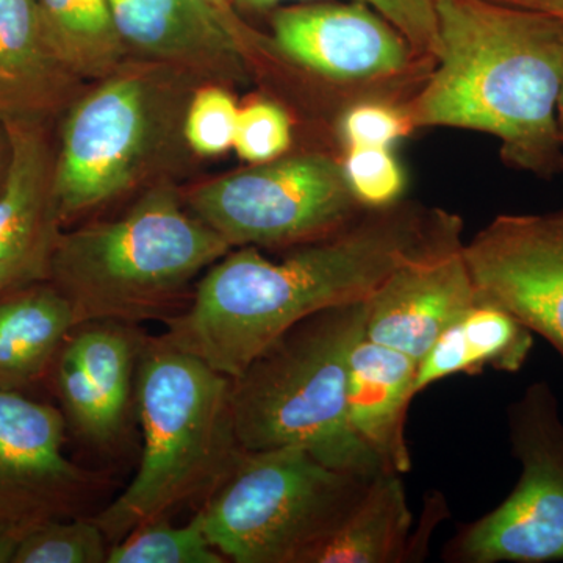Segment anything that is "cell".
Returning a JSON list of instances; mask_svg holds the SVG:
<instances>
[{
	"label": "cell",
	"instance_id": "ba28073f",
	"mask_svg": "<svg viewBox=\"0 0 563 563\" xmlns=\"http://www.w3.org/2000/svg\"><path fill=\"white\" fill-rule=\"evenodd\" d=\"M187 201L191 213L232 250L317 242L368 210L352 195L342 157L324 150L288 152L207 181Z\"/></svg>",
	"mask_w": 563,
	"mask_h": 563
},
{
	"label": "cell",
	"instance_id": "d6a6232c",
	"mask_svg": "<svg viewBox=\"0 0 563 563\" xmlns=\"http://www.w3.org/2000/svg\"><path fill=\"white\" fill-rule=\"evenodd\" d=\"M7 152H9V143H7L5 124H3V120L0 118V172H2Z\"/></svg>",
	"mask_w": 563,
	"mask_h": 563
},
{
	"label": "cell",
	"instance_id": "30bf717a",
	"mask_svg": "<svg viewBox=\"0 0 563 563\" xmlns=\"http://www.w3.org/2000/svg\"><path fill=\"white\" fill-rule=\"evenodd\" d=\"M63 122L54 196L62 221L98 209L139 180L162 135V101L150 70H114Z\"/></svg>",
	"mask_w": 563,
	"mask_h": 563
},
{
	"label": "cell",
	"instance_id": "1f68e13d",
	"mask_svg": "<svg viewBox=\"0 0 563 563\" xmlns=\"http://www.w3.org/2000/svg\"><path fill=\"white\" fill-rule=\"evenodd\" d=\"M201 2L207 3V5L213 7V9L222 11V13L236 14L235 5H233V0H201Z\"/></svg>",
	"mask_w": 563,
	"mask_h": 563
},
{
	"label": "cell",
	"instance_id": "4316f807",
	"mask_svg": "<svg viewBox=\"0 0 563 563\" xmlns=\"http://www.w3.org/2000/svg\"><path fill=\"white\" fill-rule=\"evenodd\" d=\"M240 109L228 90L217 85L201 88L191 99L184 133L196 154L217 157L233 147Z\"/></svg>",
	"mask_w": 563,
	"mask_h": 563
},
{
	"label": "cell",
	"instance_id": "5b68a950",
	"mask_svg": "<svg viewBox=\"0 0 563 563\" xmlns=\"http://www.w3.org/2000/svg\"><path fill=\"white\" fill-rule=\"evenodd\" d=\"M231 250L162 185L117 220L62 233L51 282L79 324L165 322L188 285Z\"/></svg>",
	"mask_w": 563,
	"mask_h": 563
},
{
	"label": "cell",
	"instance_id": "7402d4cb",
	"mask_svg": "<svg viewBox=\"0 0 563 563\" xmlns=\"http://www.w3.org/2000/svg\"><path fill=\"white\" fill-rule=\"evenodd\" d=\"M454 324L472 376L485 368L517 373L528 361L533 333L503 307L477 299Z\"/></svg>",
	"mask_w": 563,
	"mask_h": 563
},
{
	"label": "cell",
	"instance_id": "8fae6325",
	"mask_svg": "<svg viewBox=\"0 0 563 563\" xmlns=\"http://www.w3.org/2000/svg\"><path fill=\"white\" fill-rule=\"evenodd\" d=\"M477 299L542 335L563 362V209L499 214L463 244Z\"/></svg>",
	"mask_w": 563,
	"mask_h": 563
},
{
	"label": "cell",
	"instance_id": "f1b7e54d",
	"mask_svg": "<svg viewBox=\"0 0 563 563\" xmlns=\"http://www.w3.org/2000/svg\"><path fill=\"white\" fill-rule=\"evenodd\" d=\"M285 2H313V0H233L236 9L266 13ZM368 3L385 20L391 22L399 32L413 44L415 49L429 57H437L435 0H358Z\"/></svg>",
	"mask_w": 563,
	"mask_h": 563
},
{
	"label": "cell",
	"instance_id": "836d02e7",
	"mask_svg": "<svg viewBox=\"0 0 563 563\" xmlns=\"http://www.w3.org/2000/svg\"><path fill=\"white\" fill-rule=\"evenodd\" d=\"M559 124H561L562 133H563V85L561 91V98H559Z\"/></svg>",
	"mask_w": 563,
	"mask_h": 563
},
{
	"label": "cell",
	"instance_id": "ffe728a7",
	"mask_svg": "<svg viewBox=\"0 0 563 563\" xmlns=\"http://www.w3.org/2000/svg\"><path fill=\"white\" fill-rule=\"evenodd\" d=\"M412 512L401 474L384 470L366 485L361 501L302 563H402L420 561L415 551Z\"/></svg>",
	"mask_w": 563,
	"mask_h": 563
},
{
	"label": "cell",
	"instance_id": "7c38bea8",
	"mask_svg": "<svg viewBox=\"0 0 563 563\" xmlns=\"http://www.w3.org/2000/svg\"><path fill=\"white\" fill-rule=\"evenodd\" d=\"M66 426L49 404L0 390V525L22 537L76 514L96 484L63 453Z\"/></svg>",
	"mask_w": 563,
	"mask_h": 563
},
{
	"label": "cell",
	"instance_id": "603a6c76",
	"mask_svg": "<svg viewBox=\"0 0 563 563\" xmlns=\"http://www.w3.org/2000/svg\"><path fill=\"white\" fill-rule=\"evenodd\" d=\"M196 512L190 523L173 526L166 518L147 521L110 544L107 563H224Z\"/></svg>",
	"mask_w": 563,
	"mask_h": 563
},
{
	"label": "cell",
	"instance_id": "484cf974",
	"mask_svg": "<svg viewBox=\"0 0 563 563\" xmlns=\"http://www.w3.org/2000/svg\"><path fill=\"white\" fill-rule=\"evenodd\" d=\"M295 120L274 99H255L240 109L233 150L250 165L273 162L291 152Z\"/></svg>",
	"mask_w": 563,
	"mask_h": 563
},
{
	"label": "cell",
	"instance_id": "83f0119b",
	"mask_svg": "<svg viewBox=\"0 0 563 563\" xmlns=\"http://www.w3.org/2000/svg\"><path fill=\"white\" fill-rule=\"evenodd\" d=\"M415 132L407 102L366 101L343 114L336 140L342 152L352 146L393 147Z\"/></svg>",
	"mask_w": 563,
	"mask_h": 563
},
{
	"label": "cell",
	"instance_id": "52a82bcc",
	"mask_svg": "<svg viewBox=\"0 0 563 563\" xmlns=\"http://www.w3.org/2000/svg\"><path fill=\"white\" fill-rule=\"evenodd\" d=\"M266 46L328 95L342 114L366 101L409 102L435 58L358 0H313L272 11Z\"/></svg>",
	"mask_w": 563,
	"mask_h": 563
},
{
	"label": "cell",
	"instance_id": "ac0fdd59",
	"mask_svg": "<svg viewBox=\"0 0 563 563\" xmlns=\"http://www.w3.org/2000/svg\"><path fill=\"white\" fill-rule=\"evenodd\" d=\"M80 80L46 40L36 0H0V118L44 121Z\"/></svg>",
	"mask_w": 563,
	"mask_h": 563
},
{
	"label": "cell",
	"instance_id": "3957f363",
	"mask_svg": "<svg viewBox=\"0 0 563 563\" xmlns=\"http://www.w3.org/2000/svg\"><path fill=\"white\" fill-rule=\"evenodd\" d=\"M143 431L139 472L92 520L110 544L187 503L206 501L246 450L236 435L232 379L199 358L147 336L136 368Z\"/></svg>",
	"mask_w": 563,
	"mask_h": 563
},
{
	"label": "cell",
	"instance_id": "44dd1931",
	"mask_svg": "<svg viewBox=\"0 0 563 563\" xmlns=\"http://www.w3.org/2000/svg\"><path fill=\"white\" fill-rule=\"evenodd\" d=\"M52 49L80 79H106L124 65L109 0H36Z\"/></svg>",
	"mask_w": 563,
	"mask_h": 563
},
{
	"label": "cell",
	"instance_id": "2e32d148",
	"mask_svg": "<svg viewBox=\"0 0 563 563\" xmlns=\"http://www.w3.org/2000/svg\"><path fill=\"white\" fill-rule=\"evenodd\" d=\"M476 301L463 247L410 263L368 299L365 339L420 362L444 329Z\"/></svg>",
	"mask_w": 563,
	"mask_h": 563
},
{
	"label": "cell",
	"instance_id": "5bb4252c",
	"mask_svg": "<svg viewBox=\"0 0 563 563\" xmlns=\"http://www.w3.org/2000/svg\"><path fill=\"white\" fill-rule=\"evenodd\" d=\"M3 124L9 152L0 187V295L51 282L63 233L55 155L43 121L13 118Z\"/></svg>",
	"mask_w": 563,
	"mask_h": 563
},
{
	"label": "cell",
	"instance_id": "4fadbf2b",
	"mask_svg": "<svg viewBox=\"0 0 563 563\" xmlns=\"http://www.w3.org/2000/svg\"><path fill=\"white\" fill-rule=\"evenodd\" d=\"M147 335L128 322H80L62 344L54 384L66 424L85 443L111 448L128 431Z\"/></svg>",
	"mask_w": 563,
	"mask_h": 563
},
{
	"label": "cell",
	"instance_id": "6da1fadb",
	"mask_svg": "<svg viewBox=\"0 0 563 563\" xmlns=\"http://www.w3.org/2000/svg\"><path fill=\"white\" fill-rule=\"evenodd\" d=\"M462 232L459 214L402 199L279 261L236 247L202 274L190 306L158 339L236 379L296 322L368 301L402 266L461 250Z\"/></svg>",
	"mask_w": 563,
	"mask_h": 563
},
{
	"label": "cell",
	"instance_id": "d6986e66",
	"mask_svg": "<svg viewBox=\"0 0 563 563\" xmlns=\"http://www.w3.org/2000/svg\"><path fill=\"white\" fill-rule=\"evenodd\" d=\"M77 324L52 282L0 295V390L21 391L43 379Z\"/></svg>",
	"mask_w": 563,
	"mask_h": 563
},
{
	"label": "cell",
	"instance_id": "cb8c5ba5",
	"mask_svg": "<svg viewBox=\"0 0 563 563\" xmlns=\"http://www.w3.org/2000/svg\"><path fill=\"white\" fill-rule=\"evenodd\" d=\"M109 550L106 533L92 518H54L22 537L13 563H103Z\"/></svg>",
	"mask_w": 563,
	"mask_h": 563
},
{
	"label": "cell",
	"instance_id": "8992f818",
	"mask_svg": "<svg viewBox=\"0 0 563 563\" xmlns=\"http://www.w3.org/2000/svg\"><path fill=\"white\" fill-rule=\"evenodd\" d=\"M373 477L331 468L301 446L246 451L198 514L225 561L302 563L343 523Z\"/></svg>",
	"mask_w": 563,
	"mask_h": 563
},
{
	"label": "cell",
	"instance_id": "9c48e42d",
	"mask_svg": "<svg viewBox=\"0 0 563 563\" xmlns=\"http://www.w3.org/2000/svg\"><path fill=\"white\" fill-rule=\"evenodd\" d=\"M507 413L520 481L496 509L457 529L444 548L446 562L563 561V420L558 398L540 380Z\"/></svg>",
	"mask_w": 563,
	"mask_h": 563
},
{
	"label": "cell",
	"instance_id": "e0dca14e",
	"mask_svg": "<svg viewBox=\"0 0 563 563\" xmlns=\"http://www.w3.org/2000/svg\"><path fill=\"white\" fill-rule=\"evenodd\" d=\"M418 362L402 352L363 339L347 366L346 404L352 431L377 455L385 468L410 472L406 418L415 391Z\"/></svg>",
	"mask_w": 563,
	"mask_h": 563
},
{
	"label": "cell",
	"instance_id": "f546056e",
	"mask_svg": "<svg viewBox=\"0 0 563 563\" xmlns=\"http://www.w3.org/2000/svg\"><path fill=\"white\" fill-rule=\"evenodd\" d=\"M512 9L533 11L563 21V0H488Z\"/></svg>",
	"mask_w": 563,
	"mask_h": 563
},
{
	"label": "cell",
	"instance_id": "7a4b0ae2",
	"mask_svg": "<svg viewBox=\"0 0 563 563\" xmlns=\"http://www.w3.org/2000/svg\"><path fill=\"white\" fill-rule=\"evenodd\" d=\"M435 66L407 102L415 131L483 132L509 168L563 169V21L488 0H435Z\"/></svg>",
	"mask_w": 563,
	"mask_h": 563
},
{
	"label": "cell",
	"instance_id": "d4e9b609",
	"mask_svg": "<svg viewBox=\"0 0 563 563\" xmlns=\"http://www.w3.org/2000/svg\"><path fill=\"white\" fill-rule=\"evenodd\" d=\"M342 165L352 195L365 209H385L402 201L407 176L391 147H346Z\"/></svg>",
	"mask_w": 563,
	"mask_h": 563
},
{
	"label": "cell",
	"instance_id": "9a60e30c",
	"mask_svg": "<svg viewBox=\"0 0 563 563\" xmlns=\"http://www.w3.org/2000/svg\"><path fill=\"white\" fill-rule=\"evenodd\" d=\"M125 51L225 80L250 77V27L201 0H109Z\"/></svg>",
	"mask_w": 563,
	"mask_h": 563
},
{
	"label": "cell",
	"instance_id": "4dcf8cb0",
	"mask_svg": "<svg viewBox=\"0 0 563 563\" xmlns=\"http://www.w3.org/2000/svg\"><path fill=\"white\" fill-rule=\"evenodd\" d=\"M21 539V533L0 525V563H13Z\"/></svg>",
	"mask_w": 563,
	"mask_h": 563
},
{
	"label": "cell",
	"instance_id": "277c9868",
	"mask_svg": "<svg viewBox=\"0 0 563 563\" xmlns=\"http://www.w3.org/2000/svg\"><path fill=\"white\" fill-rule=\"evenodd\" d=\"M368 301L296 322L232 379L236 435L246 451L301 446L331 468L373 477L384 463L352 431L347 366L365 336Z\"/></svg>",
	"mask_w": 563,
	"mask_h": 563
}]
</instances>
